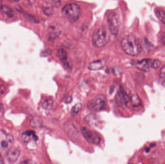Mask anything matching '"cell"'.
<instances>
[{"label": "cell", "instance_id": "cell-28", "mask_svg": "<svg viewBox=\"0 0 165 164\" xmlns=\"http://www.w3.org/2000/svg\"><path fill=\"white\" fill-rule=\"evenodd\" d=\"M3 110V105L2 104H0V111Z\"/></svg>", "mask_w": 165, "mask_h": 164}, {"label": "cell", "instance_id": "cell-27", "mask_svg": "<svg viewBox=\"0 0 165 164\" xmlns=\"http://www.w3.org/2000/svg\"><path fill=\"white\" fill-rule=\"evenodd\" d=\"M3 157L0 154V164H3Z\"/></svg>", "mask_w": 165, "mask_h": 164}, {"label": "cell", "instance_id": "cell-19", "mask_svg": "<svg viewBox=\"0 0 165 164\" xmlns=\"http://www.w3.org/2000/svg\"><path fill=\"white\" fill-rule=\"evenodd\" d=\"M43 12L45 13V14L47 15H51L52 14V13L53 12V10L51 8H49V7H46L44 8L43 9Z\"/></svg>", "mask_w": 165, "mask_h": 164}, {"label": "cell", "instance_id": "cell-11", "mask_svg": "<svg viewBox=\"0 0 165 164\" xmlns=\"http://www.w3.org/2000/svg\"><path fill=\"white\" fill-rule=\"evenodd\" d=\"M0 10L3 13L5 14L9 17L11 18V17H14L15 15L14 11L7 6H5V5L1 6L0 7Z\"/></svg>", "mask_w": 165, "mask_h": 164}, {"label": "cell", "instance_id": "cell-21", "mask_svg": "<svg viewBox=\"0 0 165 164\" xmlns=\"http://www.w3.org/2000/svg\"><path fill=\"white\" fill-rule=\"evenodd\" d=\"M160 75L161 78L165 79V65L163 66L160 69Z\"/></svg>", "mask_w": 165, "mask_h": 164}, {"label": "cell", "instance_id": "cell-12", "mask_svg": "<svg viewBox=\"0 0 165 164\" xmlns=\"http://www.w3.org/2000/svg\"><path fill=\"white\" fill-rule=\"evenodd\" d=\"M57 55H58V57L59 58L60 60L61 61L64 63L66 62L68 59L67 54L64 49L63 48H59L58 49Z\"/></svg>", "mask_w": 165, "mask_h": 164}, {"label": "cell", "instance_id": "cell-9", "mask_svg": "<svg viewBox=\"0 0 165 164\" xmlns=\"http://www.w3.org/2000/svg\"><path fill=\"white\" fill-rule=\"evenodd\" d=\"M20 155L19 150L14 147L9 149L6 154V158L10 163H14L17 161Z\"/></svg>", "mask_w": 165, "mask_h": 164}, {"label": "cell", "instance_id": "cell-6", "mask_svg": "<svg viewBox=\"0 0 165 164\" xmlns=\"http://www.w3.org/2000/svg\"><path fill=\"white\" fill-rule=\"evenodd\" d=\"M81 131L84 138L88 142L96 145L100 144L101 139L99 136L95 131L90 130L86 128H82Z\"/></svg>", "mask_w": 165, "mask_h": 164}, {"label": "cell", "instance_id": "cell-17", "mask_svg": "<svg viewBox=\"0 0 165 164\" xmlns=\"http://www.w3.org/2000/svg\"><path fill=\"white\" fill-rule=\"evenodd\" d=\"M30 125L33 128L40 127L42 125V122L39 119H34L30 122Z\"/></svg>", "mask_w": 165, "mask_h": 164}, {"label": "cell", "instance_id": "cell-30", "mask_svg": "<svg viewBox=\"0 0 165 164\" xmlns=\"http://www.w3.org/2000/svg\"><path fill=\"white\" fill-rule=\"evenodd\" d=\"M1 3H2V0H0V5L1 4Z\"/></svg>", "mask_w": 165, "mask_h": 164}, {"label": "cell", "instance_id": "cell-18", "mask_svg": "<svg viewBox=\"0 0 165 164\" xmlns=\"http://www.w3.org/2000/svg\"><path fill=\"white\" fill-rule=\"evenodd\" d=\"M161 65V62L158 60H153V64L152 68L153 69H157Z\"/></svg>", "mask_w": 165, "mask_h": 164}, {"label": "cell", "instance_id": "cell-4", "mask_svg": "<svg viewBox=\"0 0 165 164\" xmlns=\"http://www.w3.org/2000/svg\"><path fill=\"white\" fill-rule=\"evenodd\" d=\"M107 101L104 95L99 94L93 98L90 103V108L94 111H99L107 106Z\"/></svg>", "mask_w": 165, "mask_h": 164}, {"label": "cell", "instance_id": "cell-15", "mask_svg": "<svg viewBox=\"0 0 165 164\" xmlns=\"http://www.w3.org/2000/svg\"><path fill=\"white\" fill-rule=\"evenodd\" d=\"M156 14L160 21L165 25V12L162 9L157 8L156 10Z\"/></svg>", "mask_w": 165, "mask_h": 164}, {"label": "cell", "instance_id": "cell-20", "mask_svg": "<svg viewBox=\"0 0 165 164\" xmlns=\"http://www.w3.org/2000/svg\"><path fill=\"white\" fill-rule=\"evenodd\" d=\"M52 6H59L61 5L60 0H51L50 1Z\"/></svg>", "mask_w": 165, "mask_h": 164}, {"label": "cell", "instance_id": "cell-29", "mask_svg": "<svg viewBox=\"0 0 165 164\" xmlns=\"http://www.w3.org/2000/svg\"><path fill=\"white\" fill-rule=\"evenodd\" d=\"M14 1L16 2H19L20 1V0H14Z\"/></svg>", "mask_w": 165, "mask_h": 164}, {"label": "cell", "instance_id": "cell-5", "mask_svg": "<svg viewBox=\"0 0 165 164\" xmlns=\"http://www.w3.org/2000/svg\"><path fill=\"white\" fill-rule=\"evenodd\" d=\"M108 23L110 32L112 34L116 36L118 33L120 19L118 15L114 12L111 13L108 17Z\"/></svg>", "mask_w": 165, "mask_h": 164}, {"label": "cell", "instance_id": "cell-25", "mask_svg": "<svg viewBox=\"0 0 165 164\" xmlns=\"http://www.w3.org/2000/svg\"><path fill=\"white\" fill-rule=\"evenodd\" d=\"M72 101V97H71V96H69V97H67V98L65 99V102L66 103H70Z\"/></svg>", "mask_w": 165, "mask_h": 164}, {"label": "cell", "instance_id": "cell-23", "mask_svg": "<svg viewBox=\"0 0 165 164\" xmlns=\"http://www.w3.org/2000/svg\"><path fill=\"white\" fill-rule=\"evenodd\" d=\"M6 140L7 141H8L9 142H12L14 141V138L12 136L9 134L6 136Z\"/></svg>", "mask_w": 165, "mask_h": 164}, {"label": "cell", "instance_id": "cell-8", "mask_svg": "<svg viewBox=\"0 0 165 164\" xmlns=\"http://www.w3.org/2000/svg\"><path fill=\"white\" fill-rule=\"evenodd\" d=\"M153 61L151 59H144L141 61H133L132 63L138 69L147 72L149 71V67L152 68Z\"/></svg>", "mask_w": 165, "mask_h": 164}, {"label": "cell", "instance_id": "cell-1", "mask_svg": "<svg viewBox=\"0 0 165 164\" xmlns=\"http://www.w3.org/2000/svg\"><path fill=\"white\" fill-rule=\"evenodd\" d=\"M122 48L127 55L135 56L142 52V46L139 39L135 35H128L123 38L121 40Z\"/></svg>", "mask_w": 165, "mask_h": 164}, {"label": "cell", "instance_id": "cell-10", "mask_svg": "<svg viewBox=\"0 0 165 164\" xmlns=\"http://www.w3.org/2000/svg\"><path fill=\"white\" fill-rule=\"evenodd\" d=\"M107 63L106 59H102L101 60L93 61L88 66V69L96 71L102 69L104 67Z\"/></svg>", "mask_w": 165, "mask_h": 164}, {"label": "cell", "instance_id": "cell-24", "mask_svg": "<svg viewBox=\"0 0 165 164\" xmlns=\"http://www.w3.org/2000/svg\"><path fill=\"white\" fill-rule=\"evenodd\" d=\"M1 146L3 148H6L8 146V144L7 142L6 141H3L1 142Z\"/></svg>", "mask_w": 165, "mask_h": 164}, {"label": "cell", "instance_id": "cell-22", "mask_svg": "<svg viewBox=\"0 0 165 164\" xmlns=\"http://www.w3.org/2000/svg\"><path fill=\"white\" fill-rule=\"evenodd\" d=\"M6 88L0 85V95H3L6 92Z\"/></svg>", "mask_w": 165, "mask_h": 164}, {"label": "cell", "instance_id": "cell-2", "mask_svg": "<svg viewBox=\"0 0 165 164\" xmlns=\"http://www.w3.org/2000/svg\"><path fill=\"white\" fill-rule=\"evenodd\" d=\"M109 40L107 30L105 28L100 27L96 29L92 36V43L94 46L101 48L106 45Z\"/></svg>", "mask_w": 165, "mask_h": 164}, {"label": "cell", "instance_id": "cell-16", "mask_svg": "<svg viewBox=\"0 0 165 164\" xmlns=\"http://www.w3.org/2000/svg\"><path fill=\"white\" fill-rule=\"evenodd\" d=\"M82 107V105L81 104L78 103V104H76L74 107H73L71 109V113H70L71 115L72 116H74L76 115H77L81 110Z\"/></svg>", "mask_w": 165, "mask_h": 164}, {"label": "cell", "instance_id": "cell-13", "mask_svg": "<svg viewBox=\"0 0 165 164\" xmlns=\"http://www.w3.org/2000/svg\"><path fill=\"white\" fill-rule=\"evenodd\" d=\"M54 101L51 99H46L43 101L42 104V107L44 109L49 110L52 108L54 105Z\"/></svg>", "mask_w": 165, "mask_h": 164}, {"label": "cell", "instance_id": "cell-14", "mask_svg": "<svg viewBox=\"0 0 165 164\" xmlns=\"http://www.w3.org/2000/svg\"><path fill=\"white\" fill-rule=\"evenodd\" d=\"M130 102L131 104L134 107H138L141 104V101L139 96L137 94H134L132 95L130 98Z\"/></svg>", "mask_w": 165, "mask_h": 164}, {"label": "cell", "instance_id": "cell-7", "mask_svg": "<svg viewBox=\"0 0 165 164\" xmlns=\"http://www.w3.org/2000/svg\"><path fill=\"white\" fill-rule=\"evenodd\" d=\"M116 100L119 106L127 107L130 101V99L124 89L120 88L116 94Z\"/></svg>", "mask_w": 165, "mask_h": 164}, {"label": "cell", "instance_id": "cell-3", "mask_svg": "<svg viewBox=\"0 0 165 164\" xmlns=\"http://www.w3.org/2000/svg\"><path fill=\"white\" fill-rule=\"evenodd\" d=\"M81 10L80 7L75 3H69L64 6L62 14L64 17L71 22L78 20L80 17Z\"/></svg>", "mask_w": 165, "mask_h": 164}, {"label": "cell", "instance_id": "cell-26", "mask_svg": "<svg viewBox=\"0 0 165 164\" xmlns=\"http://www.w3.org/2000/svg\"><path fill=\"white\" fill-rule=\"evenodd\" d=\"M161 40H162V43L165 44V35H164L162 36Z\"/></svg>", "mask_w": 165, "mask_h": 164}]
</instances>
